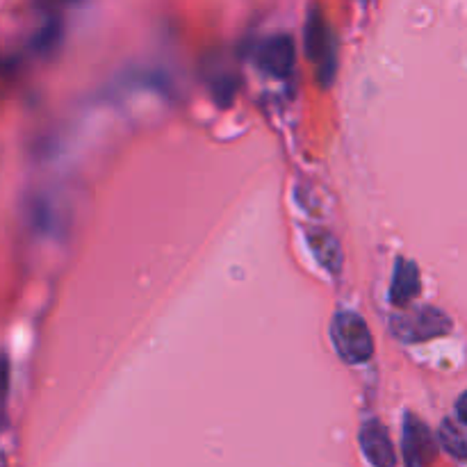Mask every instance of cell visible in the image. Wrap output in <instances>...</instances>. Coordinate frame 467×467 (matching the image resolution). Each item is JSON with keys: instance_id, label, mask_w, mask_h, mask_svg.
I'll return each mask as SVG.
<instances>
[{"instance_id": "cell-1", "label": "cell", "mask_w": 467, "mask_h": 467, "mask_svg": "<svg viewBox=\"0 0 467 467\" xmlns=\"http://www.w3.org/2000/svg\"><path fill=\"white\" fill-rule=\"evenodd\" d=\"M331 340L337 356L349 365H363L374 356V337L358 313L340 310L331 322Z\"/></svg>"}, {"instance_id": "cell-2", "label": "cell", "mask_w": 467, "mask_h": 467, "mask_svg": "<svg viewBox=\"0 0 467 467\" xmlns=\"http://www.w3.org/2000/svg\"><path fill=\"white\" fill-rule=\"evenodd\" d=\"M306 53L317 64L319 82L324 87L331 85L337 68V44L327 16L319 9H310L308 23H306Z\"/></svg>"}, {"instance_id": "cell-3", "label": "cell", "mask_w": 467, "mask_h": 467, "mask_svg": "<svg viewBox=\"0 0 467 467\" xmlns=\"http://www.w3.org/2000/svg\"><path fill=\"white\" fill-rule=\"evenodd\" d=\"M390 327L392 333L401 342H413V345H418V342H429L447 336L451 331V319L441 308L424 306V308H415L409 310V313L395 315Z\"/></svg>"}, {"instance_id": "cell-4", "label": "cell", "mask_w": 467, "mask_h": 467, "mask_svg": "<svg viewBox=\"0 0 467 467\" xmlns=\"http://www.w3.org/2000/svg\"><path fill=\"white\" fill-rule=\"evenodd\" d=\"M296 46L290 35H272L255 48V64L272 78H287L295 71Z\"/></svg>"}, {"instance_id": "cell-5", "label": "cell", "mask_w": 467, "mask_h": 467, "mask_svg": "<svg viewBox=\"0 0 467 467\" xmlns=\"http://www.w3.org/2000/svg\"><path fill=\"white\" fill-rule=\"evenodd\" d=\"M358 441H360V450H363L365 459H368L374 467L397 465L395 445H392L390 433H388V429L383 427L381 420H368V422L360 427Z\"/></svg>"}, {"instance_id": "cell-6", "label": "cell", "mask_w": 467, "mask_h": 467, "mask_svg": "<svg viewBox=\"0 0 467 467\" xmlns=\"http://www.w3.org/2000/svg\"><path fill=\"white\" fill-rule=\"evenodd\" d=\"M404 456L409 467H427L436 456V442H433L431 431L422 420L415 415H406L404 422Z\"/></svg>"}, {"instance_id": "cell-7", "label": "cell", "mask_w": 467, "mask_h": 467, "mask_svg": "<svg viewBox=\"0 0 467 467\" xmlns=\"http://www.w3.org/2000/svg\"><path fill=\"white\" fill-rule=\"evenodd\" d=\"M420 290H422V278H420L418 265L406 258L397 260L390 283V304L395 308H409Z\"/></svg>"}, {"instance_id": "cell-8", "label": "cell", "mask_w": 467, "mask_h": 467, "mask_svg": "<svg viewBox=\"0 0 467 467\" xmlns=\"http://www.w3.org/2000/svg\"><path fill=\"white\" fill-rule=\"evenodd\" d=\"M465 395L459 397L454 418H447L441 427V445L456 459H465Z\"/></svg>"}, {"instance_id": "cell-9", "label": "cell", "mask_w": 467, "mask_h": 467, "mask_svg": "<svg viewBox=\"0 0 467 467\" xmlns=\"http://www.w3.org/2000/svg\"><path fill=\"white\" fill-rule=\"evenodd\" d=\"M308 246L313 249L315 258L322 265L324 269H328L331 274H340L342 269V249L340 242L333 237V233L322 231H308Z\"/></svg>"}, {"instance_id": "cell-10", "label": "cell", "mask_w": 467, "mask_h": 467, "mask_svg": "<svg viewBox=\"0 0 467 467\" xmlns=\"http://www.w3.org/2000/svg\"><path fill=\"white\" fill-rule=\"evenodd\" d=\"M7 363H5V358H0V418H3L5 397H7Z\"/></svg>"}]
</instances>
